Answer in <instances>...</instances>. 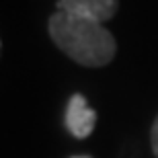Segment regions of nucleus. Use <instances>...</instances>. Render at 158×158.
I'll use <instances>...</instances> for the list:
<instances>
[{"instance_id": "obj_1", "label": "nucleus", "mask_w": 158, "mask_h": 158, "mask_svg": "<svg viewBox=\"0 0 158 158\" xmlns=\"http://www.w3.org/2000/svg\"><path fill=\"white\" fill-rule=\"evenodd\" d=\"M47 33L60 52L84 68H103L117 56L113 33L94 21L56 10L47 21Z\"/></svg>"}, {"instance_id": "obj_2", "label": "nucleus", "mask_w": 158, "mask_h": 158, "mask_svg": "<svg viewBox=\"0 0 158 158\" xmlns=\"http://www.w3.org/2000/svg\"><path fill=\"white\" fill-rule=\"evenodd\" d=\"M64 123L66 129L70 131L76 140H84L93 134L97 125V111L86 103L84 94H72L64 113Z\"/></svg>"}, {"instance_id": "obj_3", "label": "nucleus", "mask_w": 158, "mask_h": 158, "mask_svg": "<svg viewBox=\"0 0 158 158\" xmlns=\"http://www.w3.org/2000/svg\"><path fill=\"white\" fill-rule=\"evenodd\" d=\"M58 10L103 25L117 15L119 0H58Z\"/></svg>"}, {"instance_id": "obj_4", "label": "nucleus", "mask_w": 158, "mask_h": 158, "mask_svg": "<svg viewBox=\"0 0 158 158\" xmlns=\"http://www.w3.org/2000/svg\"><path fill=\"white\" fill-rule=\"evenodd\" d=\"M150 146H152L154 158H158V115L154 117L152 127H150Z\"/></svg>"}, {"instance_id": "obj_5", "label": "nucleus", "mask_w": 158, "mask_h": 158, "mask_svg": "<svg viewBox=\"0 0 158 158\" xmlns=\"http://www.w3.org/2000/svg\"><path fill=\"white\" fill-rule=\"evenodd\" d=\"M74 158H93V156H86V154H84V156H74Z\"/></svg>"}, {"instance_id": "obj_6", "label": "nucleus", "mask_w": 158, "mask_h": 158, "mask_svg": "<svg viewBox=\"0 0 158 158\" xmlns=\"http://www.w3.org/2000/svg\"><path fill=\"white\" fill-rule=\"evenodd\" d=\"M0 56H2V39H0Z\"/></svg>"}]
</instances>
